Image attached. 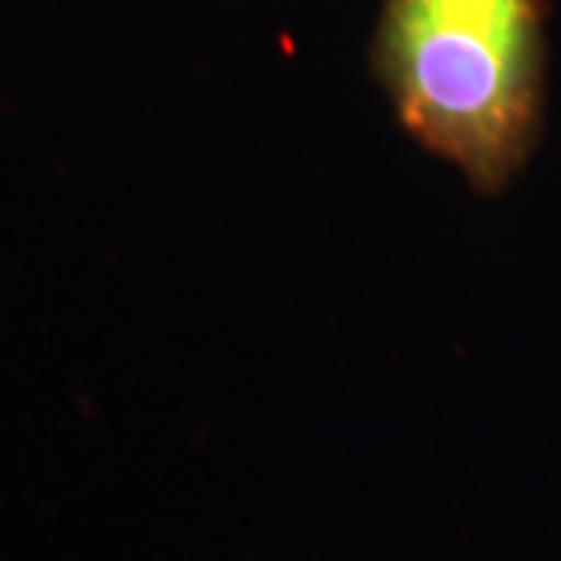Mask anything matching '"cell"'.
I'll use <instances>...</instances> for the list:
<instances>
[{
	"instance_id": "obj_1",
	"label": "cell",
	"mask_w": 561,
	"mask_h": 561,
	"mask_svg": "<svg viewBox=\"0 0 561 561\" xmlns=\"http://www.w3.org/2000/svg\"><path fill=\"white\" fill-rule=\"evenodd\" d=\"M371 72L424 153L502 194L540 140L546 3L381 0Z\"/></svg>"
}]
</instances>
